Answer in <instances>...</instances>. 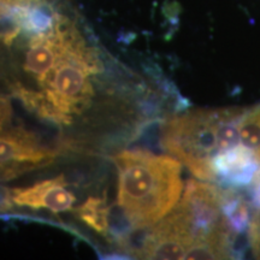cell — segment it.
Wrapping results in <instances>:
<instances>
[{
  "label": "cell",
  "mask_w": 260,
  "mask_h": 260,
  "mask_svg": "<svg viewBox=\"0 0 260 260\" xmlns=\"http://www.w3.org/2000/svg\"><path fill=\"white\" fill-rule=\"evenodd\" d=\"M235 232L224 210V191L189 180L176 206L148 229L144 259H229Z\"/></svg>",
  "instance_id": "cell-1"
},
{
  "label": "cell",
  "mask_w": 260,
  "mask_h": 260,
  "mask_svg": "<svg viewBox=\"0 0 260 260\" xmlns=\"http://www.w3.org/2000/svg\"><path fill=\"white\" fill-rule=\"evenodd\" d=\"M118 171L117 206L134 228H149L164 218L181 198V162L142 149L112 158Z\"/></svg>",
  "instance_id": "cell-2"
},
{
  "label": "cell",
  "mask_w": 260,
  "mask_h": 260,
  "mask_svg": "<svg viewBox=\"0 0 260 260\" xmlns=\"http://www.w3.org/2000/svg\"><path fill=\"white\" fill-rule=\"evenodd\" d=\"M245 109L194 110L162 123L161 146L195 177L213 181L212 161L240 145V119Z\"/></svg>",
  "instance_id": "cell-3"
},
{
  "label": "cell",
  "mask_w": 260,
  "mask_h": 260,
  "mask_svg": "<svg viewBox=\"0 0 260 260\" xmlns=\"http://www.w3.org/2000/svg\"><path fill=\"white\" fill-rule=\"evenodd\" d=\"M100 71L96 53L86 44L77 29L60 60L39 84L51 105L63 117L65 124H71L90 106L94 89L90 76Z\"/></svg>",
  "instance_id": "cell-4"
},
{
  "label": "cell",
  "mask_w": 260,
  "mask_h": 260,
  "mask_svg": "<svg viewBox=\"0 0 260 260\" xmlns=\"http://www.w3.org/2000/svg\"><path fill=\"white\" fill-rule=\"evenodd\" d=\"M56 149L48 147L34 133L22 128L0 132V181L14 180L56 160Z\"/></svg>",
  "instance_id": "cell-5"
},
{
  "label": "cell",
  "mask_w": 260,
  "mask_h": 260,
  "mask_svg": "<svg viewBox=\"0 0 260 260\" xmlns=\"http://www.w3.org/2000/svg\"><path fill=\"white\" fill-rule=\"evenodd\" d=\"M10 200L19 207L45 209L59 213L73 209L75 195L68 188L64 176L37 182L29 187L9 190Z\"/></svg>",
  "instance_id": "cell-6"
},
{
  "label": "cell",
  "mask_w": 260,
  "mask_h": 260,
  "mask_svg": "<svg viewBox=\"0 0 260 260\" xmlns=\"http://www.w3.org/2000/svg\"><path fill=\"white\" fill-rule=\"evenodd\" d=\"M75 214L87 226L92 228L96 233L109 236L111 233L112 211L107 206L103 198L90 197L81 206L75 210Z\"/></svg>",
  "instance_id": "cell-7"
},
{
  "label": "cell",
  "mask_w": 260,
  "mask_h": 260,
  "mask_svg": "<svg viewBox=\"0 0 260 260\" xmlns=\"http://www.w3.org/2000/svg\"><path fill=\"white\" fill-rule=\"evenodd\" d=\"M240 145L260 161V105L243 111L240 119Z\"/></svg>",
  "instance_id": "cell-8"
},
{
  "label": "cell",
  "mask_w": 260,
  "mask_h": 260,
  "mask_svg": "<svg viewBox=\"0 0 260 260\" xmlns=\"http://www.w3.org/2000/svg\"><path fill=\"white\" fill-rule=\"evenodd\" d=\"M40 2H47V0H0V23H6L9 27H15L17 25L15 16L19 10Z\"/></svg>",
  "instance_id": "cell-9"
},
{
  "label": "cell",
  "mask_w": 260,
  "mask_h": 260,
  "mask_svg": "<svg viewBox=\"0 0 260 260\" xmlns=\"http://www.w3.org/2000/svg\"><path fill=\"white\" fill-rule=\"evenodd\" d=\"M12 116L11 102L8 96L0 94V132L6 128Z\"/></svg>",
  "instance_id": "cell-10"
}]
</instances>
